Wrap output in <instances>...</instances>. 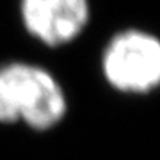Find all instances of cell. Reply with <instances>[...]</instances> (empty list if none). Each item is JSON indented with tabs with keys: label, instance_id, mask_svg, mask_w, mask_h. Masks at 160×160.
Listing matches in <instances>:
<instances>
[{
	"label": "cell",
	"instance_id": "cell-1",
	"mask_svg": "<svg viewBox=\"0 0 160 160\" xmlns=\"http://www.w3.org/2000/svg\"><path fill=\"white\" fill-rule=\"evenodd\" d=\"M65 113V98L57 80L42 67L27 62L0 68V120H25L30 126H53Z\"/></svg>",
	"mask_w": 160,
	"mask_h": 160
},
{
	"label": "cell",
	"instance_id": "cell-2",
	"mask_svg": "<svg viewBox=\"0 0 160 160\" xmlns=\"http://www.w3.org/2000/svg\"><path fill=\"white\" fill-rule=\"evenodd\" d=\"M111 85L126 92H148L160 85V39L138 28L113 36L102 55Z\"/></svg>",
	"mask_w": 160,
	"mask_h": 160
},
{
	"label": "cell",
	"instance_id": "cell-3",
	"mask_svg": "<svg viewBox=\"0 0 160 160\" xmlns=\"http://www.w3.org/2000/svg\"><path fill=\"white\" fill-rule=\"evenodd\" d=\"M25 31L48 46H61L79 37L91 21V0H19Z\"/></svg>",
	"mask_w": 160,
	"mask_h": 160
}]
</instances>
